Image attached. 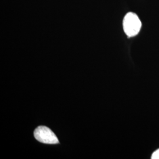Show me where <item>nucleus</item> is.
I'll return each instance as SVG.
<instances>
[{"label":"nucleus","mask_w":159,"mask_h":159,"mask_svg":"<svg viewBox=\"0 0 159 159\" xmlns=\"http://www.w3.org/2000/svg\"><path fill=\"white\" fill-rule=\"evenodd\" d=\"M123 30L129 37H132L139 34L142 27V22L135 13L129 12L123 20Z\"/></svg>","instance_id":"nucleus-1"},{"label":"nucleus","mask_w":159,"mask_h":159,"mask_svg":"<svg viewBox=\"0 0 159 159\" xmlns=\"http://www.w3.org/2000/svg\"><path fill=\"white\" fill-rule=\"evenodd\" d=\"M34 135L37 140L43 143L55 144L59 143L56 134L46 126L38 127L34 131Z\"/></svg>","instance_id":"nucleus-2"},{"label":"nucleus","mask_w":159,"mask_h":159,"mask_svg":"<svg viewBox=\"0 0 159 159\" xmlns=\"http://www.w3.org/2000/svg\"><path fill=\"white\" fill-rule=\"evenodd\" d=\"M151 159H159V149L157 150L156 151H155L154 152L153 154H152V156Z\"/></svg>","instance_id":"nucleus-3"}]
</instances>
